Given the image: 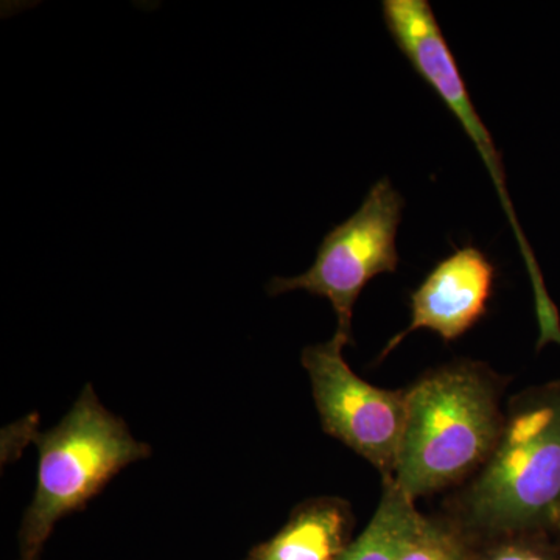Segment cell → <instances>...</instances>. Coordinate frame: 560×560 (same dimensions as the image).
I'll return each instance as SVG.
<instances>
[{
	"instance_id": "cell-1",
	"label": "cell",
	"mask_w": 560,
	"mask_h": 560,
	"mask_svg": "<svg viewBox=\"0 0 560 560\" xmlns=\"http://www.w3.org/2000/svg\"><path fill=\"white\" fill-rule=\"evenodd\" d=\"M499 394L478 364L430 372L407 390L393 480L412 501L488 463L500 440Z\"/></svg>"
},
{
	"instance_id": "cell-2",
	"label": "cell",
	"mask_w": 560,
	"mask_h": 560,
	"mask_svg": "<svg viewBox=\"0 0 560 560\" xmlns=\"http://www.w3.org/2000/svg\"><path fill=\"white\" fill-rule=\"evenodd\" d=\"M464 510L482 528L560 529V381L515 401Z\"/></svg>"
},
{
	"instance_id": "cell-3",
	"label": "cell",
	"mask_w": 560,
	"mask_h": 560,
	"mask_svg": "<svg viewBox=\"0 0 560 560\" xmlns=\"http://www.w3.org/2000/svg\"><path fill=\"white\" fill-rule=\"evenodd\" d=\"M38 485L20 530L21 560H36L55 525L79 511L119 471L149 458L150 447L84 386L54 429L36 434Z\"/></svg>"
},
{
	"instance_id": "cell-4",
	"label": "cell",
	"mask_w": 560,
	"mask_h": 560,
	"mask_svg": "<svg viewBox=\"0 0 560 560\" xmlns=\"http://www.w3.org/2000/svg\"><path fill=\"white\" fill-rule=\"evenodd\" d=\"M382 14L388 28L390 38L401 51L412 70L436 92L438 97L444 102L466 135L474 140L475 147L480 151L481 160L486 164L497 191L501 206L506 212L512 231L518 242L526 270H528L530 285H533L534 307H536L537 323L540 329L551 330L560 324L558 307L548 294L537 264L534 250L523 234L521 223L515 215L510 194L506 189V175L501 165V154L493 145L489 130L482 124L469 91L460 75L458 62L445 39L444 33L430 2L427 0H383Z\"/></svg>"
},
{
	"instance_id": "cell-5",
	"label": "cell",
	"mask_w": 560,
	"mask_h": 560,
	"mask_svg": "<svg viewBox=\"0 0 560 560\" xmlns=\"http://www.w3.org/2000/svg\"><path fill=\"white\" fill-rule=\"evenodd\" d=\"M405 201L388 178L377 180L363 205L320 242L315 264L294 278H275L270 296L307 291L324 298L337 313V334L352 340V315L361 291L377 276L399 267L397 230Z\"/></svg>"
},
{
	"instance_id": "cell-6",
	"label": "cell",
	"mask_w": 560,
	"mask_h": 560,
	"mask_svg": "<svg viewBox=\"0 0 560 560\" xmlns=\"http://www.w3.org/2000/svg\"><path fill=\"white\" fill-rule=\"evenodd\" d=\"M349 338L308 346L301 361L311 378L320 425L361 458L393 477L407 418V390L377 388L359 377L345 360Z\"/></svg>"
},
{
	"instance_id": "cell-7",
	"label": "cell",
	"mask_w": 560,
	"mask_h": 560,
	"mask_svg": "<svg viewBox=\"0 0 560 560\" xmlns=\"http://www.w3.org/2000/svg\"><path fill=\"white\" fill-rule=\"evenodd\" d=\"M495 279V265L481 249H456L412 291L410 326L388 342L382 357L416 330L434 331L444 341L458 340L485 318Z\"/></svg>"
},
{
	"instance_id": "cell-8",
	"label": "cell",
	"mask_w": 560,
	"mask_h": 560,
	"mask_svg": "<svg viewBox=\"0 0 560 560\" xmlns=\"http://www.w3.org/2000/svg\"><path fill=\"white\" fill-rule=\"evenodd\" d=\"M349 508L340 500L316 499L296 508L272 539L246 560H338L348 550Z\"/></svg>"
},
{
	"instance_id": "cell-9",
	"label": "cell",
	"mask_w": 560,
	"mask_h": 560,
	"mask_svg": "<svg viewBox=\"0 0 560 560\" xmlns=\"http://www.w3.org/2000/svg\"><path fill=\"white\" fill-rule=\"evenodd\" d=\"M425 518L415 501L390 477L383 482L381 503L374 517L338 560H399L418 536Z\"/></svg>"
},
{
	"instance_id": "cell-10",
	"label": "cell",
	"mask_w": 560,
	"mask_h": 560,
	"mask_svg": "<svg viewBox=\"0 0 560 560\" xmlns=\"http://www.w3.org/2000/svg\"><path fill=\"white\" fill-rule=\"evenodd\" d=\"M399 560H463V556L447 530L425 521Z\"/></svg>"
},
{
	"instance_id": "cell-11",
	"label": "cell",
	"mask_w": 560,
	"mask_h": 560,
	"mask_svg": "<svg viewBox=\"0 0 560 560\" xmlns=\"http://www.w3.org/2000/svg\"><path fill=\"white\" fill-rule=\"evenodd\" d=\"M488 560H552L550 555L528 544H512L493 551Z\"/></svg>"
}]
</instances>
